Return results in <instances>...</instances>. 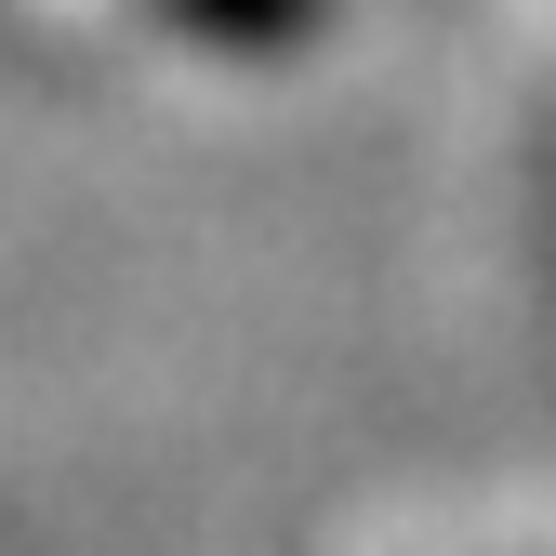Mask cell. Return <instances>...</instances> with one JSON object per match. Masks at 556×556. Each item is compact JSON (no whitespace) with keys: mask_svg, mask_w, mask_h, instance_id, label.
Returning <instances> with one entry per match:
<instances>
[{"mask_svg":"<svg viewBox=\"0 0 556 556\" xmlns=\"http://www.w3.org/2000/svg\"><path fill=\"white\" fill-rule=\"evenodd\" d=\"M160 14L186 40H213V53H292V40L331 27V0H160Z\"/></svg>","mask_w":556,"mask_h":556,"instance_id":"1","label":"cell"}]
</instances>
